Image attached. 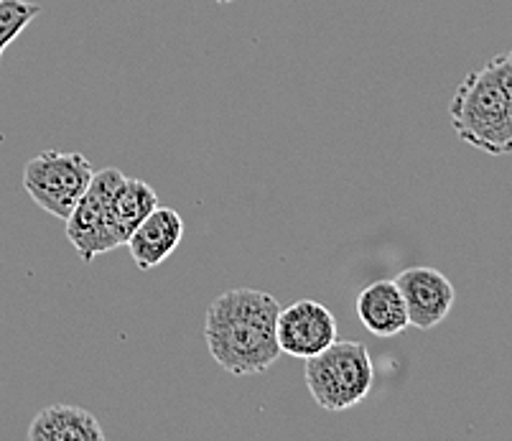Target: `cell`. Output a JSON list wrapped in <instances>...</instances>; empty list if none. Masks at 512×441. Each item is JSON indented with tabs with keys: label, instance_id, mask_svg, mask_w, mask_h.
Listing matches in <instances>:
<instances>
[{
	"label": "cell",
	"instance_id": "1",
	"mask_svg": "<svg viewBox=\"0 0 512 441\" xmlns=\"http://www.w3.org/2000/svg\"><path fill=\"white\" fill-rule=\"evenodd\" d=\"M278 311L273 294L258 289H232L209 304L204 314V340L209 355L235 378L260 375L276 365Z\"/></svg>",
	"mask_w": 512,
	"mask_h": 441
},
{
	"label": "cell",
	"instance_id": "2",
	"mask_svg": "<svg viewBox=\"0 0 512 441\" xmlns=\"http://www.w3.org/2000/svg\"><path fill=\"white\" fill-rule=\"evenodd\" d=\"M451 128L467 146L490 156L512 153V108L487 67L467 74L449 105Z\"/></svg>",
	"mask_w": 512,
	"mask_h": 441
},
{
	"label": "cell",
	"instance_id": "3",
	"mask_svg": "<svg viewBox=\"0 0 512 441\" xmlns=\"http://www.w3.org/2000/svg\"><path fill=\"white\" fill-rule=\"evenodd\" d=\"M304 380L316 406L339 413L370 396L375 368L362 342L337 337L327 350L306 360Z\"/></svg>",
	"mask_w": 512,
	"mask_h": 441
},
{
	"label": "cell",
	"instance_id": "4",
	"mask_svg": "<svg viewBox=\"0 0 512 441\" xmlns=\"http://www.w3.org/2000/svg\"><path fill=\"white\" fill-rule=\"evenodd\" d=\"M95 169L82 153L44 151L23 166V189L51 217L67 220L90 187Z\"/></svg>",
	"mask_w": 512,
	"mask_h": 441
},
{
	"label": "cell",
	"instance_id": "5",
	"mask_svg": "<svg viewBox=\"0 0 512 441\" xmlns=\"http://www.w3.org/2000/svg\"><path fill=\"white\" fill-rule=\"evenodd\" d=\"M123 179L125 174L120 169L95 171L90 187L79 197L72 215L64 220L69 243L85 263H92L102 253L115 250L113 240H110V204H113Z\"/></svg>",
	"mask_w": 512,
	"mask_h": 441
},
{
	"label": "cell",
	"instance_id": "6",
	"mask_svg": "<svg viewBox=\"0 0 512 441\" xmlns=\"http://www.w3.org/2000/svg\"><path fill=\"white\" fill-rule=\"evenodd\" d=\"M278 347L281 355L309 360L337 340V319L321 301L301 299L278 311Z\"/></svg>",
	"mask_w": 512,
	"mask_h": 441
},
{
	"label": "cell",
	"instance_id": "7",
	"mask_svg": "<svg viewBox=\"0 0 512 441\" xmlns=\"http://www.w3.org/2000/svg\"><path fill=\"white\" fill-rule=\"evenodd\" d=\"M403 301H406L408 324L421 332L439 327L449 317L456 301L454 283L436 268L416 266L395 276Z\"/></svg>",
	"mask_w": 512,
	"mask_h": 441
},
{
	"label": "cell",
	"instance_id": "8",
	"mask_svg": "<svg viewBox=\"0 0 512 441\" xmlns=\"http://www.w3.org/2000/svg\"><path fill=\"white\" fill-rule=\"evenodd\" d=\"M181 238H184V220L179 212L158 204L156 210L133 230L125 245H128L130 258L138 271H153L169 261L171 253L181 245Z\"/></svg>",
	"mask_w": 512,
	"mask_h": 441
},
{
	"label": "cell",
	"instance_id": "9",
	"mask_svg": "<svg viewBox=\"0 0 512 441\" xmlns=\"http://www.w3.org/2000/svg\"><path fill=\"white\" fill-rule=\"evenodd\" d=\"M357 319L362 327L375 337H398L408 324V311L403 294H400L395 278H380L360 291L357 296Z\"/></svg>",
	"mask_w": 512,
	"mask_h": 441
},
{
	"label": "cell",
	"instance_id": "10",
	"mask_svg": "<svg viewBox=\"0 0 512 441\" xmlns=\"http://www.w3.org/2000/svg\"><path fill=\"white\" fill-rule=\"evenodd\" d=\"M31 441H105L97 416L79 406H57L44 408L36 413V419L29 426Z\"/></svg>",
	"mask_w": 512,
	"mask_h": 441
},
{
	"label": "cell",
	"instance_id": "11",
	"mask_svg": "<svg viewBox=\"0 0 512 441\" xmlns=\"http://www.w3.org/2000/svg\"><path fill=\"white\" fill-rule=\"evenodd\" d=\"M158 194L151 184L125 176L110 204V240L115 248L128 243L138 225L158 207Z\"/></svg>",
	"mask_w": 512,
	"mask_h": 441
},
{
	"label": "cell",
	"instance_id": "12",
	"mask_svg": "<svg viewBox=\"0 0 512 441\" xmlns=\"http://www.w3.org/2000/svg\"><path fill=\"white\" fill-rule=\"evenodd\" d=\"M39 13V3H29V0H0V59H3V51L8 49V44L16 41Z\"/></svg>",
	"mask_w": 512,
	"mask_h": 441
},
{
	"label": "cell",
	"instance_id": "13",
	"mask_svg": "<svg viewBox=\"0 0 512 441\" xmlns=\"http://www.w3.org/2000/svg\"><path fill=\"white\" fill-rule=\"evenodd\" d=\"M484 67L495 74V80L500 82L502 92L507 95V100H510V108H512V51L497 54V57L490 59V62L484 64Z\"/></svg>",
	"mask_w": 512,
	"mask_h": 441
},
{
	"label": "cell",
	"instance_id": "14",
	"mask_svg": "<svg viewBox=\"0 0 512 441\" xmlns=\"http://www.w3.org/2000/svg\"><path fill=\"white\" fill-rule=\"evenodd\" d=\"M214 3H232V0H214Z\"/></svg>",
	"mask_w": 512,
	"mask_h": 441
}]
</instances>
